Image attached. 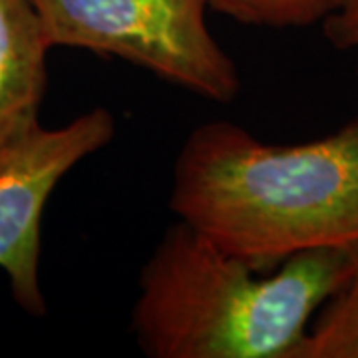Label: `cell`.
<instances>
[{
  "label": "cell",
  "instance_id": "52a82bcc",
  "mask_svg": "<svg viewBox=\"0 0 358 358\" xmlns=\"http://www.w3.org/2000/svg\"><path fill=\"white\" fill-rule=\"evenodd\" d=\"M341 0H207L211 10L241 24L303 28L322 22Z\"/></svg>",
  "mask_w": 358,
  "mask_h": 358
},
{
  "label": "cell",
  "instance_id": "3957f363",
  "mask_svg": "<svg viewBox=\"0 0 358 358\" xmlns=\"http://www.w3.org/2000/svg\"><path fill=\"white\" fill-rule=\"evenodd\" d=\"M50 46L140 66L211 102L237 98V66L213 38L207 0H32Z\"/></svg>",
  "mask_w": 358,
  "mask_h": 358
},
{
  "label": "cell",
  "instance_id": "7a4b0ae2",
  "mask_svg": "<svg viewBox=\"0 0 358 358\" xmlns=\"http://www.w3.org/2000/svg\"><path fill=\"white\" fill-rule=\"evenodd\" d=\"M358 251H308L265 273L178 221L140 275L131 331L152 358H291Z\"/></svg>",
  "mask_w": 358,
  "mask_h": 358
},
{
  "label": "cell",
  "instance_id": "6da1fadb",
  "mask_svg": "<svg viewBox=\"0 0 358 358\" xmlns=\"http://www.w3.org/2000/svg\"><path fill=\"white\" fill-rule=\"evenodd\" d=\"M169 207L259 273L308 251H358V117L291 145L201 124L179 150Z\"/></svg>",
  "mask_w": 358,
  "mask_h": 358
},
{
  "label": "cell",
  "instance_id": "277c9868",
  "mask_svg": "<svg viewBox=\"0 0 358 358\" xmlns=\"http://www.w3.org/2000/svg\"><path fill=\"white\" fill-rule=\"evenodd\" d=\"M115 136L106 108L84 112L62 128L36 126L0 145V268L8 275L18 307L46 315L40 287V227L58 181Z\"/></svg>",
  "mask_w": 358,
  "mask_h": 358
},
{
  "label": "cell",
  "instance_id": "5b68a950",
  "mask_svg": "<svg viewBox=\"0 0 358 358\" xmlns=\"http://www.w3.org/2000/svg\"><path fill=\"white\" fill-rule=\"evenodd\" d=\"M50 48L32 0H0V145L40 124Z\"/></svg>",
  "mask_w": 358,
  "mask_h": 358
},
{
  "label": "cell",
  "instance_id": "ba28073f",
  "mask_svg": "<svg viewBox=\"0 0 358 358\" xmlns=\"http://www.w3.org/2000/svg\"><path fill=\"white\" fill-rule=\"evenodd\" d=\"M322 28L334 48L355 56L358 74V0H341L333 13L322 20Z\"/></svg>",
  "mask_w": 358,
  "mask_h": 358
},
{
  "label": "cell",
  "instance_id": "8992f818",
  "mask_svg": "<svg viewBox=\"0 0 358 358\" xmlns=\"http://www.w3.org/2000/svg\"><path fill=\"white\" fill-rule=\"evenodd\" d=\"M291 358H358V257Z\"/></svg>",
  "mask_w": 358,
  "mask_h": 358
}]
</instances>
